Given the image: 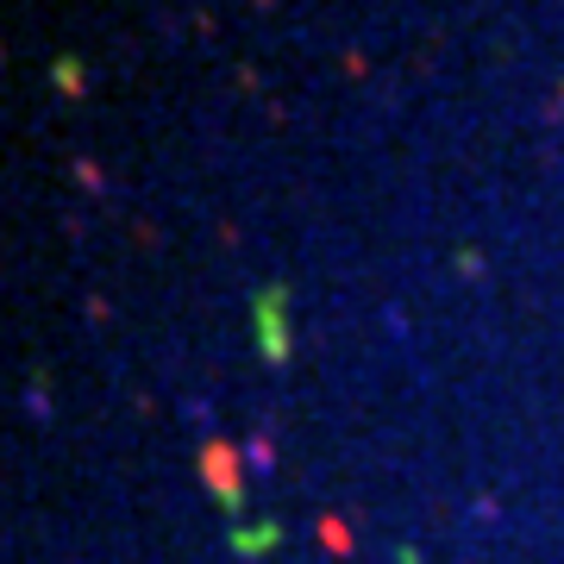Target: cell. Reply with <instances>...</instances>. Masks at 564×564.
I'll list each match as a JSON object with an SVG mask.
<instances>
[{"instance_id":"1","label":"cell","mask_w":564,"mask_h":564,"mask_svg":"<svg viewBox=\"0 0 564 564\" xmlns=\"http://www.w3.org/2000/svg\"><path fill=\"white\" fill-rule=\"evenodd\" d=\"M232 452H226V445H207V477H214V489H220L226 502H239V477H232Z\"/></svg>"}]
</instances>
